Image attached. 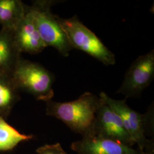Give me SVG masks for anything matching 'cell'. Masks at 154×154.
Instances as JSON below:
<instances>
[{
	"label": "cell",
	"instance_id": "obj_3",
	"mask_svg": "<svg viewBox=\"0 0 154 154\" xmlns=\"http://www.w3.org/2000/svg\"><path fill=\"white\" fill-rule=\"evenodd\" d=\"M99 97L121 117L124 126L135 144H137L139 150L146 151L149 149L154 151L152 149L153 144L147 138V134L154 130L153 107L142 114L127 105L126 99H113L104 92L99 94Z\"/></svg>",
	"mask_w": 154,
	"mask_h": 154
},
{
	"label": "cell",
	"instance_id": "obj_1",
	"mask_svg": "<svg viewBox=\"0 0 154 154\" xmlns=\"http://www.w3.org/2000/svg\"><path fill=\"white\" fill-rule=\"evenodd\" d=\"M99 97L85 92L70 102H46V113L64 123L72 132L82 137L93 135V125L99 104Z\"/></svg>",
	"mask_w": 154,
	"mask_h": 154
},
{
	"label": "cell",
	"instance_id": "obj_4",
	"mask_svg": "<svg viewBox=\"0 0 154 154\" xmlns=\"http://www.w3.org/2000/svg\"><path fill=\"white\" fill-rule=\"evenodd\" d=\"M57 18L72 49L82 51L106 66L116 63V56L112 52L77 16L70 18H62L58 16Z\"/></svg>",
	"mask_w": 154,
	"mask_h": 154
},
{
	"label": "cell",
	"instance_id": "obj_15",
	"mask_svg": "<svg viewBox=\"0 0 154 154\" xmlns=\"http://www.w3.org/2000/svg\"><path fill=\"white\" fill-rule=\"evenodd\" d=\"M140 154H153V153L147 151H140Z\"/></svg>",
	"mask_w": 154,
	"mask_h": 154
},
{
	"label": "cell",
	"instance_id": "obj_8",
	"mask_svg": "<svg viewBox=\"0 0 154 154\" xmlns=\"http://www.w3.org/2000/svg\"><path fill=\"white\" fill-rule=\"evenodd\" d=\"M77 154H140V151L97 135L87 136L71 144Z\"/></svg>",
	"mask_w": 154,
	"mask_h": 154
},
{
	"label": "cell",
	"instance_id": "obj_13",
	"mask_svg": "<svg viewBox=\"0 0 154 154\" xmlns=\"http://www.w3.org/2000/svg\"><path fill=\"white\" fill-rule=\"evenodd\" d=\"M33 138V135H26L19 132L9 125L4 118L0 116V151L11 150L18 144Z\"/></svg>",
	"mask_w": 154,
	"mask_h": 154
},
{
	"label": "cell",
	"instance_id": "obj_6",
	"mask_svg": "<svg viewBox=\"0 0 154 154\" xmlns=\"http://www.w3.org/2000/svg\"><path fill=\"white\" fill-rule=\"evenodd\" d=\"M154 78V50L137 58L126 72L117 93L127 98L138 97Z\"/></svg>",
	"mask_w": 154,
	"mask_h": 154
},
{
	"label": "cell",
	"instance_id": "obj_11",
	"mask_svg": "<svg viewBox=\"0 0 154 154\" xmlns=\"http://www.w3.org/2000/svg\"><path fill=\"white\" fill-rule=\"evenodd\" d=\"M28 6L20 0H0V25L1 29L14 32L25 17Z\"/></svg>",
	"mask_w": 154,
	"mask_h": 154
},
{
	"label": "cell",
	"instance_id": "obj_5",
	"mask_svg": "<svg viewBox=\"0 0 154 154\" xmlns=\"http://www.w3.org/2000/svg\"><path fill=\"white\" fill-rule=\"evenodd\" d=\"M53 4V1H36L33 5L28 6V11L46 46L54 48L61 55L67 57L73 49L60 25L58 16L51 11Z\"/></svg>",
	"mask_w": 154,
	"mask_h": 154
},
{
	"label": "cell",
	"instance_id": "obj_2",
	"mask_svg": "<svg viewBox=\"0 0 154 154\" xmlns=\"http://www.w3.org/2000/svg\"><path fill=\"white\" fill-rule=\"evenodd\" d=\"M11 76L20 91L31 94L37 100L46 102L54 97V75L38 63L21 58Z\"/></svg>",
	"mask_w": 154,
	"mask_h": 154
},
{
	"label": "cell",
	"instance_id": "obj_12",
	"mask_svg": "<svg viewBox=\"0 0 154 154\" xmlns=\"http://www.w3.org/2000/svg\"><path fill=\"white\" fill-rule=\"evenodd\" d=\"M20 99V90L11 75L0 74V116L7 118Z\"/></svg>",
	"mask_w": 154,
	"mask_h": 154
},
{
	"label": "cell",
	"instance_id": "obj_14",
	"mask_svg": "<svg viewBox=\"0 0 154 154\" xmlns=\"http://www.w3.org/2000/svg\"><path fill=\"white\" fill-rule=\"evenodd\" d=\"M38 154H68L59 143L45 144L37 149Z\"/></svg>",
	"mask_w": 154,
	"mask_h": 154
},
{
	"label": "cell",
	"instance_id": "obj_10",
	"mask_svg": "<svg viewBox=\"0 0 154 154\" xmlns=\"http://www.w3.org/2000/svg\"><path fill=\"white\" fill-rule=\"evenodd\" d=\"M21 53L15 44L13 32L1 29L0 31V74L11 75Z\"/></svg>",
	"mask_w": 154,
	"mask_h": 154
},
{
	"label": "cell",
	"instance_id": "obj_9",
	"mask_svg": "<svg viewBox=\"0 0 154 154\" xmlns=\"http://www.w3.org/2000/svg\"><path fill=\"white\" fill-rule=\"evenodd\" d=\"M17 49L21 53L38 54L47 46L41 38L29 11L13 32Z\"/></svg>",
	"mask_w": 154,
	"mask_h": 154
},
{
	"label": "cell",
	"instance_id": "obj_7",
	"mask_svg": "<svg viewBox=\"0 0 154 154\" xmlns=\"http://www.w3.org/2000/svg\"><path fill=\"white\" fill-rule=\"evenodd\" d=\"M93 125V135L108 139L130 147L135 144L121 117L99 98Z\"/></svg>",
	"mask_w": 154,
	"mask_h": 154
}]
</instances>
